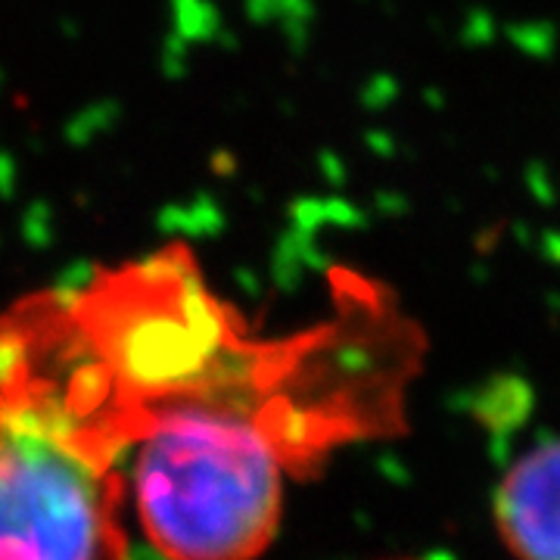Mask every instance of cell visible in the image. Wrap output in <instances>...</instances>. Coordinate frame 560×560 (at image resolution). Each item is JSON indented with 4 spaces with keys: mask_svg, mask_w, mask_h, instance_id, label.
Segmentation results:
<instances>
[{
    "mask_svg": "<svg viewBox=\"0 0 560 560\" xmlns=\"http://www.w3.org/2000/svg\"><path fill=\"white\" fill-rule=\"evenodd\" d=\"M364 436H381L374 386L334 327L259 342L131 430L140 529L162 560H256L278 536L283 474Z\"/></svg>",
    "mask_w": 560,
    "mask_h": 560,
    "instance_id": "1",
    "label": "cell"
},
{
    "mask_svg": "<svg viewBox=\"0 0 560 560\" xmlns=\"http://www.w3.org/2000/svg\"><path fill=\"white\" fill-rule=\"evenodd\" d=\"M119 511L109 464L0 408V560H119Z\"/></svg>",
    "mask_w": 560,
    "mask_h": 560,
    "instance_id": "2",
    "label": "cell"
},
{
    "mask_svg": "<svg viewBox=\"0 0 560 560\" xmlns=\"http://www.w3.org/2000/svg\"><path fill=\"white\" fill-rule=\"evenodd\" d=\"M492 517L514 560H560V436L533 445L504 470Z\"/></svg>",
    "mask_w": 560,
    "mask_h": 560,
    "instance_id": "3",
    "label": "cell"
}]
</instances>
